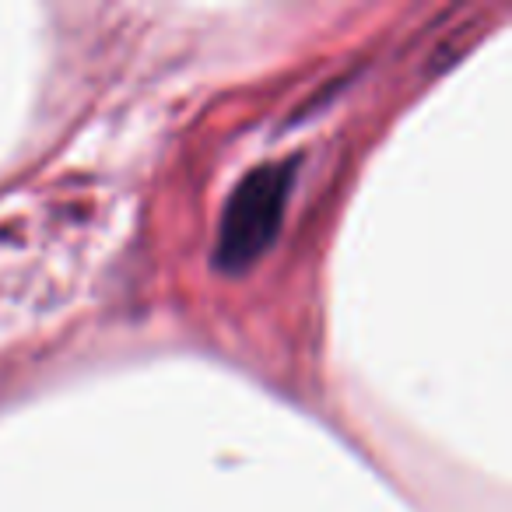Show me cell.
<instances>
[{
	"mask_svg": "<svg viewBox=\"0 0 512 512\" xmlns=\"http://www.w3.org/2000/svg\"><path fill=\"white\" fill-rule=\"evenodd\" d=\"M299 162H267L239 179L218 225L214 264L225 274H242L271 249L288 211V193Z\"/></svg>",
	"mask_w": 512,
	"mask_h": 512,
	"instance_id": "obj_1",
	"label": "cell"
}]
</instances>
